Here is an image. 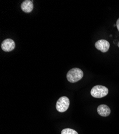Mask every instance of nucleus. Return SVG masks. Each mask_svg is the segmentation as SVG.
Returning a JSON list of instances; mask_svg holds the SVG:
<instances>
[{
  "instance_id": "obj_2",
  "label": "nucleus",
  "mask_w": 119,
  "mask_h": 134,
  "mask_svg": "<svg viewBox=\"0 0 119 134\" xmlns=\"http://www.w3.org/2000/svg\"><path fill=\"white\" fill-rule=\"evenodd\" d=\"M109 93V89L105 86L102 85H96L93 87L91 89V95L97 98H103L107 95Z\"/></svg>"
},
{
  "instance_id": "obj_9",
  "label": "nucleus",
  "mask_w": 119,
  "mask_h": 134,
  "mask_svg": "<svg viewBox=\"0 0 119 134\" xmlns=\"http://www.w3.org/2000/svg\"><path fill=\"white\" fill-rule=\"evenodd\" d=\"M116 25L117 29V30H118V32H119V18L117 19V21H116Z\"/></svg>"
},
{
  "instance_id": "obj_7",
  "label": "nucleus",
  "mask_w": 119,
  "mask_h": 134,
  "mask_svg": "<svg viewBox=\"0 0 119 134\" xmlns=\"http://www.w3.org/2000/svg\"><path fill=\"white\" fill-rule=\"evenodd\" d=\"M34 8L33 3L30 0H26L23 2L21 4V9L24 12L26 13H29Z\"/></svg>"
},
{
  "instance_id": "obj_5",
  "label": "nucleus",
  "mask_w": 119,
  "mask_h": 134,
  "mask_svg": "<svg viewBox=\"0 0 119 134\" xmlns=\"http://www.w3.org/2000/svg\"><path fill=\"white\" fill-rule=\"evenodd\" d=\"M15 42L12 39H7L2 41L1 48L4 52H9L15 49Z\"/></svg>"
},
{
  "instance_id": "obj_3",
  "label": "nucleus",
  "mask_w": 119,
  "mask_h": 134,
  "mask_svg": "<svg viewBox=\"0 0 119 134\" xmlns=\"http://www.w3.org/2000/svg\"><path fill=\"white\" fill-rule=\"evenodd\" d=\"M70 106V100L67 97H60L56 103V109L60 113L66 111Z\"/></svg>"
},
{
  "instance_id": "obj_1",
  "label": "nucleus",
  "mask_w": 119,
  "mask_h": 134,
  "mask_svg": "<svg viewBox=\"0 0 119 134\" xmlns=\"http://www.w3.org/2000/svg\"><path fill=\"white\" fill-rule=\"evenodd\" d=\"M83 77V72L78 68H74L68 71L66 75L68 82L72 83H76L81 80Z\"/></svg>"
},
{
  "instance_id": "obj_8",
  "label": "nucleus",
  "mask_w": 119,
  "mask_h": 134,
  "mask_svg": "<svg viewBox=\"0 0 119 134\" xmlns=\"http://www.w3.org/2000/svg\"><path fill=\"white\" fill-rule=\"evenodd\" d=\"M61 134H78V133L77 131L73 129L70 128H66L61 131Z\"/></svg>"
},
{
  "instance_id": "obj_10",
  "label": "nucleus",
  "mask_w": 119,
  "mask_h": 134,
  "mask_svg": "<svg viewBox=\"0 0 119 134\" xmlns=\"http://www.w3.org/2000/svg\"><path fill=\"white\" fill-rule=\"evenodd\" d=\"M117 46H118V47H119V41H118V43H117Z\"/></svg>"
},
{
  "instance_id": "obj_4",
  "label": "nucleus",
  "mask_w": 119,
  "mask_h": 134,
  "mask_svg": "<svg viewBox=\"0 0 119 134\" xmlns=\"http://www.w3.org/2000/svg\"><path fill=\"white\" fill-rule=\"evenodd\" d=\"M95 46L96 49L101 51L102 53H106L109 51L110 44L108 41L104 39H101L97 41L95 43Z\"/></svg>"
},
{
  "instance_id": "obj_6",
  "label": "nucleus",
  "mask_w": 119,
  "mask_h": 134,
  "mask_svg": "<svg viewBox=\"0 0 119 134\" xmlns=\"http://www.w3.org/2000/svg\"><path fill=\"white\" fill-rule=\"evenodd\" d=\"M97 112L101 116L106 117L110 114L111 109L106 105H101L97 108Z\"/></svg>"
}]
</instances>
